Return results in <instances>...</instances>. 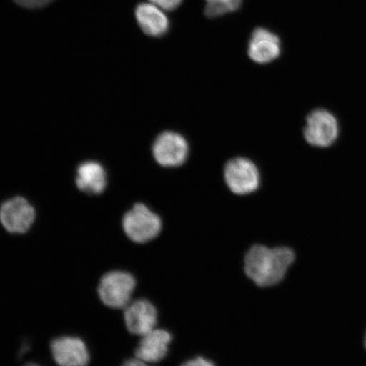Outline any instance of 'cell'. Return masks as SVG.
I'll return each instance as SVG.
<instances>
[{"label": "cell", "mask_w": 366, "mask_h": 366, "mask_svg": "<svg viewBox=\"0 0 366 366\" xmlns=\"http://www.w3.org/2000/svg\"><path fill=\"white\" fill-rule=\"evenodd\" d=\"M183 0H149V3H152L164 11H171L176 10L181 6Z\"/></svg>", "instance_id": "cell-15"}, {"label": "cell", "mask_w": 366, "mask_h": 366, "mask_svg": "<svg viewBox=\"0 0 366 366\" xmlns=\"http://www.w3.org/2000/svg\"><path fill=\"white\" fill-rule=\"evenodd\" d=\"M242 0H205V15L217 18L234 12L241 7Z\"/></svg>", "instance_id": "cell-14"}, {"label": "cell", "mask_w": 366, "mask_h": 366, "mask_svg": "<svg viewBox=\"0 0 366 366\" xmlns=\"http://www.w3.org/2000/svg\"><path fill=\"white\" fill-rule=\"evenodd\" d=\"M123 230L137 244H145L157 237L162 230V221L144 204H137L125 214L122 219Z\"/></svg>", "instance_id": "cell-3"}, {"label": "cell", "mask_w": 366, "mask_h": 366, "mask_svg": "<svg viewBox=\"0 0 366 366\" xmlns=\"http://www.w3.org/2000/svg\"><path fill=\"white\" fill-rule=\"evenodd\" d=\"M224 177L228 189L237 195L254 193L258 189L260 182L258 167L244 157L229 160L224 170Z\"/></svg>", "instance_id": "cell-5"}, {"label": "cell", "mask_w": 366, "mask_h": 366, "mask_svg": "<svg viewBox=\"0 0 366 366\" xmlns=\"http://www.w3.org/2000/svg\"><path fill=\"white\" fill-rule=\"evenodd\" d=\"M152 153L159 166L177 167L182 166L189 157V146L184 137L176 132L167 131L155 139Z\"/></svg>", "instance_id": "cell-6"}, {"label": "cell", "mask_w": 366, "mask_h": 366, "mask_svg": "<svg viewBox=\"0 0 366 366\" xmlns=\"http://www.w3.org/2000/svg\"><path fill=\"white\" fill-rule=\"evenodd\" d=\"M25 366H40V365H35V364H29V365H26Z\"/></svg>", "instance_id": "cell-19"}, {"label": "cell", "mask_w": 366, "mask_h": 366, "mask_svg": "<svg viewBox=\"0 0 366 366\" xmlns=\"http://www.w3.org/2000/svg\"><path fill=\"white\" fill-rule=\"evenodd\" d=\"M76 186L89 194H102L107 186V175L102 164L96 162L81 163L77 168Z\"/></svg>", "instance_id": "cell-13"}, {"label": "cell", "mask_w": 366, "mask_h": 366, "mask_svg": "<svg viewBox=\"0 0 366 366\" xmlns=\"http://www.w3.org/2000/svg\"><path fill=\"white\" fill-rule=\"evenodd\" d=\"M303 134L305 141L312 147H331L340 136V123L327 109H314L306 117Z\"/></svg>", "instance_id": "cell-4"}, {"label": "cell", "mask_w": 366, "mask_h": 366, "mask_svg": "<svg viewBox=\"0 0 366 366\" xmlns=\"http://www.w3.org/2000/svg\"><path fill=\"white\" fill-rule=\"evenodd\" d=\"M123 310L126 327L134 335L142 337L157 328V310L149 300H132Z\"/></svg>", "instance_id": "cell-9"}, {"label": "cell", "mask_w": 366, "mask_h": 366, "mask_svg": "<svg viewBox=\"0 0 366 366\" xmlns=\"http://www.w3.org/2000/svg\"><path fill=\"white\" fill-rule=\"evenodd\" d=\"M365 347H366V338H365Z\"/></svg>", "instance_id": "cell-20"}, {"label": "cell", "mask_w": 366, "mask_h": 366, "mask_svg": "<svg viewBox=\"0 0 366 366\" xmlns=\"http://www.w3.org/2000/svg\"><path fill=\"white\" fill-rule=\"evenodd\" d=\"M34 206L22 197H16L0 207V222L13 234H22L29 230L35 221Z\"/></svg>", "instance_id": "cell-7"}, {"label": "cell", "mask_w": 366, "mask_h": 366, "mask_svg": "<svg viewBox=\"0 0 366 366\" xmlns=\"http://www.w3.org/2000/svg\"><path fill=\"white\" fill-rule=\"evenodd\" d=\"M281 40L272 31L258 27L252 34L248 46L249 58L260 65L271 63L280 56Z\"/></svg>", "instance_id": "cell-10"}, {"label": "cell", "mask_w": 366, "mask_h": 366, "mask_svg": "<svg viewBox=\"0 0 366 366\" xmlns=\"http://www.w3.org/2000/svg\"><path fill=\"white\" fill-rule=\"evenodd\" d=\"M295 260V252L287 247L254 245L246 254L244 269L256 285L271 287L283 280Z\"/></svg>", "instance_id": "cell-1"}, {"label": "cell", "mask_w": 366, "mask_h": 366, "mask_svg": "<svg viewBox=\"0 0 366 366\" xmlns=\"http://www.w3.org/2000/svg\"><path fill=\"white\" fill-rule=\"evenodd\" d=\"M136 287L135 277L129 272L113 271L100 279L98 295L102 303L113 310H124L132 302Z\"/></svg>", "instance_id": "cell-2"}, {"label": "cell", "mask_w": 366, "mask_h": 366, "mask_svg": "<svg viewBox=\"0 0 366 366\" xmlns=\"http://www.w3.org/2000/svg\"><path fill=\"white\" fill-rule=\"evenodd\" d=\"M182 366H216L212 361L203 358V357H197V358L187 361Z\"/></svg>", "instance_id": "cell-17"}, {"label": "cell", "mask_w": 366, "mask_h": 366, "mask_svg": "<svg viewBox=\"0 0 366 366\" xmlns=\"http://www.w3.org/2000/svg\"><path fill=\"white\" fill-rule=\"evenodd\" d=\"M137 25L146 35L159 38L168 33L170 21L162 8L152 3H142L136 7Z\"/></svg>", "instance_id": "cell-12"}, {"label": "cell", "mask_w": 366, "mask_h": 366, "mask_svg": "<svg viewBox=\"0 0 366 366\" xmlns=\"http://www.w3.org/2000/svg\"><path fill=\"white\" fill-rule=\"evenodd\" d=\"M172 340L170 332L154 328L141 337L135 350V357L149 364L159 362L167 355Z\"/></svg>", "instance_id": "cell-11"}, {"label": "cell", "mask_w": 366, "mask_h": 366, "mask_svg": "<svg viewBox=\"0 0 366 366\" xmlns=\"http://www.w3.org/2000/svg\"><path fill=\"white\" fill-rule=\"evenodd\" d=\"M122 366H152L151 364L146 363L144 361L135 358L125 361Z\"/></svg>", "instance_id": "cell-18"}, {"label": "cell", "mask_w": 366, "mask_h": 366, "mask_svg": "<svg viewBox=\"0 0 366 366\" xmlns=\"http://www.w3.org/2000/svg\"><path fill=\"white\" fill-rule=\"evenodd\" d=\"M18 6L26 9H39L48 6L54 0H14Z\"/></svg>", "instance_id": "cell-16"}, {"label": "cell", "mask_w": 366, "mask_h": 366, "mask_svg": "<svg viewBox=\"0 0 366 366\" xmlns=\"http://www.w3.org/2000/svg\"><path fill=\"white\" fill-rule=\"evenodd\" d=\"M50 350L54 362L59 366H88L89 364L88 345L79 337H59L52 341Z\"/></svg>", "instance_id": "cell-8"}]
</instances>
